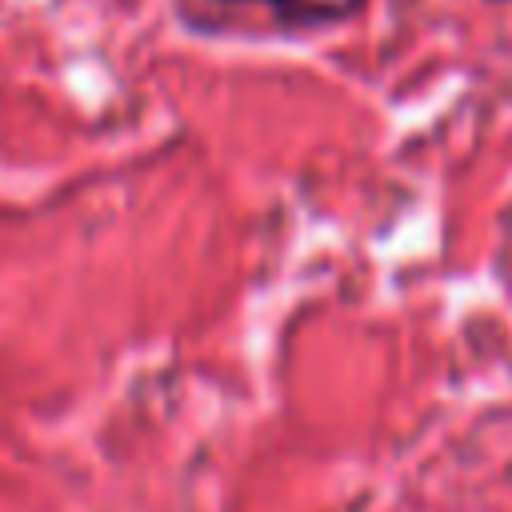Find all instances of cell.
<instances>
[{
    "mask_svg": "<svg viewBox=\"0 0 512 512\" xmlns=\"http://www.w3.org/2000/svg\"><path fill=\"white\" fill-rule=\"evenodd\" d=\"M256 4H272V8H288V4H296V0H256Z\"/></svg>",
    "mask_w": 512,
    "mask_h": 512,
    "instance_id": "cell-1",
    "label": "cell"
}]
</instances>
